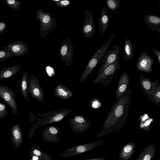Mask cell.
Listing matches in <instances>:
<instances>
[{
  "label": "cell",
  "mask_w": 160,
  "mask_h": 160,
  "mask_svg": "<svg viewBox=\"0 0 160 160\" xmlns=\"http://www.w3.org/2000/svg\"><path fill=\"white\" fill-rule=\"evenodd\" d=\"M132 91L129 89L111 106L104 124L96 137L99 138L111 133L122 126L128 115Z\"/></svg>",
  "instance_id": "6da1fadb"
},
{
  "label": "cell",
  "mask_w": 160,
  "mask_h": 160,
  "mask_svg": "<svg viewBox=\"0 0 160 160\" xmlns=\"http://www.w3.org/2000/svg\"><path fill=\"white\" fill-rule=\"evenodd\" d=\"M115 33V32L112 34L108 39L105 41L103 44L92 56L81 76L80 81L81 83L85 82L88 77L92 72L99 63L102 61L103 57L108 51Z\"/></svg>",
  "instance_id": "7a4b0ae2"
},
{
  "label": "cell",
  "mask_w": 160,
  "mask_h": 160,
  "mask_svg": "<svg viewBox=\"0 0 160 160\" xmlns=\"http://www.w3.org/2000/svg\"><path fill=\"white\" fill-rule=\"evenodd\" d=\"M36 18L40 21L39 31L40 38H44L51 32L57 26L56 20L51 15L40 8L36 11Z\"/></svg>",
  "instance_id": "3957f363"
},
{
  "label": "cell",
  "mask_w": 160,
  "mask_h": 160,
  "mask_svg": "<svg viewBox=\"0 0 160 160\" xmlns=\"http://www.w3.org/2000/svg\"><path fill=\"white\" fill-rule=\"evenodd\" d=\"M120 58L118 57L112 63L107 67L93 81L92 84L100 83L104 86L108 85L113 78L120 70L121 64L119 63Z\"/></svg>",
  "instance_id": "277c9868"
},
{
  "label": "cell",
  "mask_w": 160,
  "mask_h": 160,
  "mask_svg": "<svg viewBox=\"0 0 160 160\" xmlns=\"http://www.w3.org/2000/svg\"><path fill=\"white\" fill-rule=\"evenodd\" d=\"M72 112L70 109L65 108L49 111L40 115V118L38 119L37 125L40 127L59 122Z\"/></svg>",
  "instance_id": "5b68a950"
},
{
  "label": "cell",
  "mask_w": 160,
  "mask_h": 160,
  "mask_svg": "<svg viewBox=\"0 0 160 160\" xmlns=\"http://www.w3.org/2000/svg\"><path fill=\"white\" fill-rule=\"evenodd\" d=\"M104 140L88 143L74 146L61 152L59 156L66 158L86 152L97 148L103 143Z\"/></svg>",
  "instance_id": "8992f818"
},
{
  "label": "cell",
  "mask_w": 160,
  "mask_h": 160,
  "mask_svg": "<svg viewBox=\"0 0 160 160\" xmlns=\"http://www.w3.org/2000/svg\"><path fill=\"white\" fill-rule=\"evenodd\" d=\"M74 51L72 42L69 38H66L59 50L60 58L65 65L69 66L73 62Z\"/></svg>",
  "instance_id": "52a82bcc"
},
{
  "label": "cell",
  "mask_w": 160,
  "mask_h": 160,
  "mask_svg": "<svg viewBox=\"0 0 160 160\" xmlns=\"http://www.w3.org/2000/svg\"><path fill=\"white\" fill-rule=\"evenodd\" d=\"M28 93L40 102L45 101V93L37 78L34 75L28 78Z\"/></svg>",
  "instance_id": "ba28073f"
},
{
  "label": "cell",
  "mask_w": 160,
  "mask_h": 160,
  "mask_svg": "<svg viewBox=\"0 0 160 160\" xmlns=\"http://www.w3.org/2000/svg\"><path fill=\"white\" fill-rule=\"evenodd\" d=\"M16 95L14 91L7 86L0 85V97L10 107L12 112L18 116V107L15 98Z\"/></svg>",
  "instance_id": "9c48e42d"
},
{
  "label": "cell",
  "mask_w": 160,
  "mask_h": 160,
  "mask_svg": "<svg viewBox=\"0 0 160 160\" xmlns=\"http://www.w3.org/2000/svg\"><path fill=\"white\" fill-rule=\"evenodd\" d=\"M69 126L72 131L77 133L86 131L90 127L91 121L82 115H76L69 121Z\"/></svg>",
  "instance_id": "30bf717a"
},
{
  "label": "cell",
  "mask_w": 160,
  "mask_h": 160,
  "mask_svg": "<svg viewBox=\"0 0 160 160\" xmlns=\"http://www.w3.org/2000/svg\"><path fill=\"white\" fill-rule=\"evenodd\" d=\"M84 13L85 19L81 29L84 37L92 38L95 34L94 16L91 11L88 9H85Z\"/></svg>",
  "instance_id": "8fae6325"
},
{
  "label": "cell",
  "mask_w": 160,
  "mask_h": 160,
  "mask_svg": "<svg viewBox=\"0 0 160 160\" xmlns=\"http://www.w3.org/2000/svg\"><path fill=\"white\" fill-rule=\"evenodd\" d=\"M120 51V46L118 44L114 45L108 51L102 58V63L97 72L98 76L107 67L113 62L118 57Z\"/></svg>",
  "instance_id": "7c38bea8"
},
{
  "label": "cell",
  "mask_w": 160,
  "mask_h": 160,
  "mask_svg": "<svg viewBox=\"0 0 160 160\" xmlns=\"http://www.w3.org/2000/svg\"><path fill=\"white\" fill-rule=\"evenodd\" d=\"M28 44L22 40L8 43L3 48V50L12 54L13 56H22L28 52Z\"/></svg>",
  "instance_id": "4fadbf2b"
},
{
  "label": "cell",
  "mask_w": 160,
  "mask_h": 160,
  "mask_svg": "<svg viewBox=\"0 0 160 160\" xmlns=\"http://www.w3.org/2000/svg\"><path fill=\"white\" fill-rule=\"evenodd\" d=\"M61 129L56 126L50 125L45 127L42 133V137L46 142L56 144L61 140L59 137Z\"/></svg>",
  "instance_id": "5bb4252c"
},
{
  "label": "cell",
  "mask_w": 160,
  "mask_h": 160,
  "mask_svg": "<svg viewBox=\"0 0 160 160\" xmlns=\"http://www.w3.org/2000/svg\"><path fill=\"white\" fill-rule=\"evenodd\" d=\"M154 62L153 58L143 51L138 58L136 68L139 71L149 73L152 71V66Z\"/></svg>",
  "instance_id": "9a60e30c"
},
{
  "label": "cell",
  "mask_w": 160,
  "mask_h": 160,
  "mask_svg": "<svg viewBox=\"0 0 160 160\" xmlns=\"http://www.w3.org/2000/svg\"><path fill=\"white\" fill-rule=\"evenodd\" d=\"M140 81L141 87L146 96L153 103L152 96L157 86L159 84L158 81L153 82L142 75L140 76Z\"/></svg>",
  "instance_id": "2e32d148"
},
{
  "label": "cell",
  "mask_w": 160,
  "mask_h": 160,
  "mask_svg": "<svg viewBox=\"0 0 160 160\" xmlns=\"http://www.w3.org/2000/svg\"><path fill=\"white\" fill-rule=\"evenodd\" d=\"M130 78L126 71L123 72L118 81L116 92L115 98L116 101L119 100L129 89Z\"/></svg>",
  "instance_id": "e0dca14e"
},
{
  "label": "cell",
  "mask_w": 160,
  "mask_h": 160,
  "mask_svg": "<svg viewBox=\"0 0 160 160\" xmlns=\"http://www.w3.org/2000/svg\"><path fill=\"white\" fill-rule=\"evenodd\" d=\"M110 16L106 6L102 9L99 19V30L100 33L104 34L107 31L109 22Z\"/></svg>",
  "instance_id": "ac0fdd59"
},
{
  "label": "cell",
  "mask_w": 160,
  "mask_h": 160,
  "mask_svg": "<svg viewBox=\"0 0 160 160\" xmlns=\"http://www.w3.org/2000/svg\"><path fill=\"white\" fill-rule=\"evenodd\" d=\"M136 148L134 142L125 144L121 149L118 156L120 160H128L133 154Z\"/></svg>",
  "instance_id": "d6986e66"
},
{
  "label": "cell",
  "mask_w": 160,
  "mask_h": 160,
  "mask_svg": "<svg viewBox=\"0 0 160 160\" xmlns=\"http://www.w3.org/2000/svg\"><path fill=\"white\" fill-rule=\"evenodd\" d=\"M142 19L146 22L148 29L156 31L160 35V18L157 16L148 14Z\"/></svg>",
  "instance_id": "ffe728a7"
},
{
  "label": "cell",
  "mask_w": 160,
  "mask_h": 160,
  "mask_svg": "<svg viewBox=\"0 0 160 160\" xmlns=\"http://www.w3.org/2000/svg\"><path fill=\"white\" fill-rule=\"evenodd\" d=\"M53 94L56 97L64 100L68 99L73 95L72 92L62 84L55 88Z\"/></svg>",
  "instance_id": "44dd1931"
},
{
  "label": "cell",
  "mask_w": 160,
  "mask_h": 160,
  "mask_svg": "<svg viewBox=\"0 0 160 160\" xmlns=\"http://www.w3.org/2000/svg\"><path fill=\"white\" fill-rule=\"evenodd\" d=\"M28 72H24L22 78L19 80V88L24 98L27 102H29V98L28 93Z\"/></svg>",
  "instance_id": "7402d4cb"
},
{
  "label": "cell",
  "mask_w": 160,
  "mask_h": 160,
  "mask_svg": "<svg viewBox=\"0 0 160 160\" xmlns=\"http://www.w3.org/2000/svg\"><path fill=\"white\" fill-rule=\"evenodd\" d=\"M156 146L154 144L147 145L141 152L136 160H152L154 157Z\"/></svg>",
  "instance_id": "603a6c76"
},
{
  "label": "cell",
  "mask_w": 160,
  "mask_h": 160,
  "mask_svg": "<svg viewBox=\"0 0 160 160\" xmlns=\"http://www.w3.org/2000/svg\"><path fill=\"white\" fill-rule=\"evenodd\" d=\"M11 134L15 147H19L22 143V134L21 128L18 123L14 124L12 127Z\"/></svg>",
  "instance_id": "cb8c5ba5"
},
{
  "label": "cell",
  "mask_w": 160,
  "mask_h": 160,
  "mask_svg": "<svg viewBox=\"0 0 160 160\" xmlns=\"http://www.w3.org/2000/svg\"><path fill=\"white\" fill-rule=\"evenodd\" d=\"M21 65H14L6 67L0 71V79H7L17 73L21 68Z\"/></svg>",
  "instance_id": "d4e9b609"
},
{
  "label": "cell",
  "mask_w": 160,
  "mask_h": 160,
  "mask_svg": "<svg viewBox=\"0 0 160 160\" xmlns=\"http://www.w3.org/2000/svg\"><path fill=\"white\" fill-rule=\"evenodd\" d=\"M123 50V60L125 61L132 59L133 57L132 45L131 40L127 38L125 39Z\"/></svg>",
  "instance_id": "484cf974"
},
{
  "label": "cell",
  "mask_w": 160,
  "mask_h": 160,
  "mask_svg": "<svg viewBox=\"0 0 160 160\" xmlns=\"http://www.w3.org/2000/svg\"><path fill=\"white\" fill-rule=\"evenodd\" d=\"M30 155L31 157L33 156H37L38 160H53L49 155L43 152L39 147L35 145L31 149Z\"/></svg>",
  "instance_id": "4316f807"
},
{
  "label": "cell",
  "mask_w": 160,
  "mask_h": 160,
  "mask_svg": "<svg viewBox=\"0 0 160 160\" xmlns=\"http://www.w3.org/2000/svg\"><path fill=\"white\" fill-rule=\"evenodd\" d=\"M5 4L9 7L15 11H19L22 4V2L18 0H5Z\"/></svg>",
  "instance_id": "83f0119b"
},
{
  "label": "cell",
  "mask_w": 160,
  "mask_h": 160,
  "mask_svg": "<svg viewBox=\"0 0 160 160\" xmlns=\"http://www.w3.org/2000/svg\"><path fill=\"white\" fill-rule=\"evenodd\" d=\"M105 2L108 8L111 11L115 12L119 8L121 1L120 0H106Z\"/></svg>",
  "instance_id": "f1b7e54d"
},
{
  "label": "cell",
  "mask_w": 160,
  "mask_h": 160,
  "mask_svg": "<svg viewBox=\"0 0 160 160\" xmlns=\"http://www.w3.org/2000/svg\"><path fill=\"white\" fill-rule=\"evenodd\" d=\"M153 103L159 106L160 103V86L158 84L152 96Z\"/></svg>",
  "instance_id": "f546056e"
},
{
  "label": "cell",
  "mask_w": 160,
  "mask_h": 160,
  "mask_svg": "<svg viewBox=\"0 0 160 160\" xmlns=\"http://www.w3.org/2000/svg\"><path fill=\"white\" fill-rule=\"evenodd\" d=\"M8 114L6 105L0 101V119L6 117Z\"/></svg>",
  "instance_id": "4dcf8cb0"
},
{
  "label": "cell",
  "mask_w": 160,
  "mask_h": 160,
  "mask_svg": "<svg viewBox=\"0 0 160 160\" xmlns=\"http://www.w3.org/2000/svg\"><path fill=\"white\" fill-rule=\"evenodd\" d=\"M13 56V55L11 53L3 49H0V62Z\"/></svg>",
  "instance_id": "1f68e13d"
},
{
  "label": "cell",
  "mask_w": 160,
  "mask_h": 160,
  "mask_svg": "<svg viewBox=\"0 0 160 160\" xmlns=\"http://www.w3.org/2000/svg\"><path fill=\"white\" fill-rule=\"evenodd\" d=\"M51 1L54 2L56 6L62 7L68 6L71 2V1L68 0H51Z\"/></svg>",
  "instance_id": "d6a6232c"
},
{
  "label": "cell",
  "mask_w": 160,
  "mask_h": 160,
  "mask_svg": "<svg viewBox=\"0 0 160 160\" xmlns=\"http://www.w3.org/2000/svg\"><path fill=\"white\" fill-rule=\"evenodd\" d=\"M8 28V26L6 22L0 21V35L3 34Z\"/></svg>",
  "instance_id": "836d02e7"
},
{
  "label": "cell",
  "mask_w": 160,
  "mask_h": 160,
  "mask_svg": "<svg viewBox=\"0 0 160 160\" xmlns=\"http://www.w3.org/2000/svg\"><path fill=\"white\" fill-rule=\"evenodd\" d=\"M100 102L96 98H93L90 102L89 105L92 108H96L100 106Z\"/></svg>",
  "instance_id": "e575fe53"
},
{
  "label": "cell",
  "mask_w": 160,
  "mask_h": 160,
  "mask_svg": "<svg viewBox=\"0 0 160 160\" xmlns=\"http://www.w3.org/2000/svg\"><path fill=\"white\" fill-rule=\"evenodd\" d=\"M46 72L49 77H52L55 73L54 69L51 67L48 66L46 67Z\"/></svg>",
  "instance_id": "d590c367"
},
{
  "label": "cell",
  "mask_w": 160,
  "mask_h": 160,
  "mask_svg": "<svg viewBox=\"0 0 160 160\" xmlns=\"http://www.w3.org/2000/svg\"><path fill=\"white\" fill-rule=\"evenodd\" d=\"M152 51L155 53L156 56L158 61L159 64H160V51L155 48H151Z\"/></svg>",
  "instance_id": "8d00e7d4"
},
{
  "label": "cell",
  "mask_w": 160,
  "mask_h": 160,
  "mask_svg": "<svg viewBox=\"0 0 160 160\" xmlns=\"http://www.w3.org/2000/svg\"><path fill=\"white\" fill-rule=\"evenodd\" d=\"M84 160H107V159L102 158H92Z\"/></svg>",
  "instance_id": "74e56055"
},
{
  "label": "cell",
  "mask_w": 160,
  "mask_h": 160,
  "mask_svg": "<svg viewBox=\"0 0 160 160\" xmlns=\"http://www.w3.org/2000/svg\"></svg>",
  "instance_id": "f35d334b"
}]
</instances>
